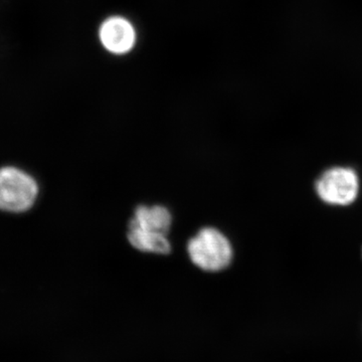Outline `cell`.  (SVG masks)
Masks as SVG:
<instances>
[{
    "instance_id": "cell-3",
    "label": "cell",
    "mask_w": 362,
    "mask_h": 362,
    "mask_svg": "<svg viewBox=\"0 0 362 362\" xmlns=\"http://www.w3.org/2000/svg\"><path fill=\"white\" fill-rule=\"evenodd\" d=\"M315 192L324 204L347 206L354 204L361 192V180L356 170L346 166L326 169L317 178Z\"/></svg>"
},
{
    "instance_id": "cell-4",
    "label": "cell",
    "mask_w": 362,
    "mask_h": 362,
    "mask_svg": "<svg viewBox=\"0 0 362 362\" xmlns=\"http://www.w3.org/2000/svg\"><path fill=\"white\" fill-rule=\"evenodd\" d=\"M99 35L105 49L112 54H126L134 47L136 42L134 28L121 16H113L104 21Z\"/></svg>"
},
{
    "instance_id": "cell-1",
    "label": "cell",
    "mask_w": 362,
    "mask_h": 362,
    "mask_svg": "<svg viewBox=\"0 0 362 362\" xmlns=\"http://www.w3.org/2000/svg\"><path fill=\"white\" fill-rule=\"evenodd\" d=\"M190 261L202 271L221 272L232 264L233 251L230 240L221 230L204 228L188 240Z\"/></svg>"
},
{
    "instance_id": "cell-6",
    "label": "cell",
    "mask_w": 362,
    "mask_h": 362,
    "mask_svg": "<svg viewBox=\"0 0 362 362\" xmlns=\"http://www.w3.org/2000/svg\"><path fill=\"white\" fill-rule=\"evenodd\" d=\"M128 228H129V232L127 233L128 240L131 246L138 251L156 255L170 254L173 247L168 235L145 232L140 228H131V226H128Z\"/></svg>"
},
{
    "instance_id": "cell-5",
    "label": "cell",
    "mask_w": 362,
    "mask_h": 362,
    "mask_svg": "<svg viewBox=\"0 0 362 362\" xmlns=\"http://www.w3.org/2000/svg\"><path fill=\"white\" fill-rule=\"evenodd\" d=\"M171 225L173 216L165 206H139L136 207L134 216L128 226L140 228L145 232L160 233L168 235Z\"/></svg>"
},
{
    "instance_id": "cell-2",
    "label": "cell",
    "mask_w": 362,
    "mask_h": 362,
    "mask_svg": "<svg viewBox=\"0 0 362 362\" xmlns=\"http://www.w3.org/2000/svg\"><path fill=\"white\" fill-rule=\"evenodd\" d=\"M39 195V185L32 175L13 166L0 168V209L25 213Z\"/></svg>"
}]
</instances>
